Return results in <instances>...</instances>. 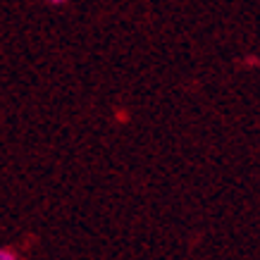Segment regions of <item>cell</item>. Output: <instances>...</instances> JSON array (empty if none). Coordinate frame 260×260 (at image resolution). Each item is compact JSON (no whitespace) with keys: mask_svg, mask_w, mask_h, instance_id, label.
<instances>
[{"mask_svg":"<svg viewBox=\"0 0 260 260\" xmlns=\"http://www.w3.org/2000/svg\"><path fill=\"white\" fill-rule=\"evenodd\" d=\"M48 3H53V5H62L64 0H48Z\"/></svg>","mask_w":260,"mask_h":260,"instance_id":"cell-1","label":"cell"}]
</instances>
